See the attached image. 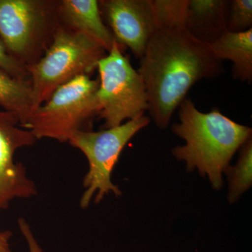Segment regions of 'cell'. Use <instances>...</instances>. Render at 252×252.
<instances>
[{
    "label": "cell",
    "mask_w": 252,
    "mask_h": 252,
    "mask_svg": "<svg viewBox=\"0 0 252 252\" xmlns=\"http://www.w3.org/2000/svg\"><path fill=\"white\" fill-rule=\"evenodd\" d=\"M178 109L180 122L172 125V130L186 144L172 149V155L186 162L187 171L197 169L208 177L212 188L221 189L223 174L234 154L252 137L251 127L231 120L217 107L200 112L187 97Z\"/></svg>",
    "instance_id": "2"
},
{
    "label": "cell",
    "mask_w": 252,
    "mask_h": 252,
    "mask_svg": "<svg viewBox=\"0 0 252 252\" xmlns=\"http://www.w3.org/2000/svg\"><path fill=\"white\" fill-rule=\"evenodd\" d=\"M0 69L8 73L12 77L21 80L26 81V78L29 74L27 66L9 54L1 39H0Z\"/></svg>",
    "instance_id": "17"
},
{
    "label": "cell",
    "mask_w": 252,
    "mask_h": 252,
    "mask_svg": "<svg viewBox=\"0 0 252 252\" xmlns=\"http://www.w3.org/2000/svg\"><path fill=\"white\" fill-rule=\"evenodd\" d=\"M36 140L31 131L20 126L16 116L0 110V213L15 199L37 195V187L28 177L26 167L14 160L18 149L33 145Z\"/></svg>",
    "instance_id": "7"
},
{
    "label": "cell",
    "mask_w": 252,
    "mask_h": 252,
    "mask_svg": "<svg viewBox=\"0 0 252 252\" xmlns=\"http://www.w3.org/2000/svg\"><path fill=\"white\" fill-rule=\"evenodd\" d=\"M252 28V0L228 1L227 31L230 32H242Z\"/></svg>",
    "instance_id": "16"
},
{
    "label": "cell",
    "mask_w": 252,
    "mask_h": 252,
    "mask_svg": "<svg viewBox=\"0 0 252 252\" xmlns=\"http://www.w3.org/2000/svg\"><path fill=\"white\" fill-rule=\"evenodd\" d=\"M18 225L21 234L27 243L29 252H44L27 220L25 219L20 218L18 220Z\"/></svg>",
    "instance_id": "18"
},
{
    "label": "cell",
    "mask_w": 252,
    "mask_h": 252,
    "mask_svg": "<svg viewBox=\"0 0 252 252\" xmlns=\"http://www.w3.org/2000/svg\"><path fill=\"white\" fill-rule=\"evenodd\" d=\"M53 36L45 55L27 65L34 109L46 102L61 86L94 72L107 55L102 46L82 33L59 28Z\"/></svg>",
    "instance_id": "4"
},
{
    "label": "cell",
    "mask_w": 252,
    "mask_h": 252,
    "mask_svg": "<svg viewBox=\"0 0 252 252\" xmlns=\"http://www.w3.org/2000/svg\"><path fill=\"white\" fill-rule=\"evenodd\" d=\"M149 123L150 119L144 115L117 127L99 132L78 131L71 136L69 144L80 150L89 162V171L83 181L81 208H87L93 198L94 203H99L110 193L122 195L119 187L113 184V170L127 142Z\"/></svg>",
    "instance_id": "5"
},
{
    "label": "cell",
    "mask_w": 252,
    "mask_h": 252,
    "mask_svg": "<svg viewBox=\"0 0 252 252\" xmlns=\"http://www.w3.org/2000/svg\"><path fill=\"white\" fill-rule=\"evenodd\" d=\"M99 4L115 41L140 59L158 30L152 0H105Z\"/></svg>",
    "instance_id": "9"
},
{
    "label": "cell",
    "mask_w": 252,
    "mask_h": 252,
    "mask_svg": "<svg viewBox=\"0 0 252 252\" xmlns=\"http://www.w3.org/2000/svg\"><path fill=\"white\" fill-rule=\"evenodd\" d=\"M214 57L233 63V77L252 81V28L242 32H225L220 39L207 44Z\"/></svg>",
    "instance_id": "12"
},
{
    "label": "cell",
    "mask_w": 252,
    "mask_h": 252,
    "mask_svg": "<svg viewBox=\"0 0 252 252\" xmlns=\"http://www.w3.org/2000/svg\"><path fill=\"white\" fill-rule=\"evenodd\" d=\"M97 97L103 129L112 128L144 115L149 106L142 77L117 41L99 61Z\"/></svg>",
    "instance_id": "6"
},
{
    "label": "cell",
    "mask_w": 252,
    "mask_h": 252,
    "mask_svg": "<svg viewBox=\"0 0 252 252\" xmlns=\"http://www.w3.org/2000/svg\"><path fill=\"white\" fill-rule=\"evenodd\" d=\"M46 5L36 0H0L1 40L23 64L44 34L49 17Z\"/></svg>",
    "instance_id": "8"
},
{
    "label": "cell",
    "mask_w": 252,
    "mask_h": 252,
    "mask_svg": "<svg viewBox=\"0 0 252 252\" xmlns=\"http://www.w3.org/2000/svg\"><path fill=\"white\" fill-rule=\"evenodd\" d=\"M139 74L148 96L149 112L156 125L166 128L194 84L223 72L206 44L186 28H158L141 58Z\"/></svg>",
    "instance_id": "1"
},
{
    "label": "cell",
    "mask_w": 252,
    "mask_h": 252,
    "mask_svg": "<svg viewBox=\"0 0 252 252\" xmlns=\"http://www.w3.org/2000/svg\"><path fill=\"white\" fill-rule=\"evenodd\" d=\"M0 107L16 116L22 127L34 109L31 82L16 79L0 69Z\"/></svg>",
    "instance_id": "13"
},
{
    "label": "cell",
    "mask_w": 252,
    "mask_h": 252,
    "mask_svg": "<svg viewBox=\"0 0 252 252\" xmlns=\"http://www.w3.org/2000/svg\"><path fill=\"white\" fill-rule=\"evenodd\" d=\"M252 137L240 147L237 163L228 167L224 172L228 175L229 192L228 200L230 203L238 201L240 196L252 185Z\"/></svg>",
    "instance_id": "14"
},
{
    "label": "cell",
    "mask_w": 252,
    "mask_h": 252,
    "mask_svg": "<svg viewBox=\"0 0 252 252\" xmlns=\"http://www.w3.org/2000/svg\"><path fill=\"white\" fill-rule=\"evenodd\" d=\"M59 12L69 30L89 36L109 52L115 39L103 22L99 1L63 0Z\"/></svg>",
    "instance_id": "10"
},
{
    "label": "cell",
    "mask_w": 252,
    "mask_h": 252,
    "mask_svg": "<svg viewBox=\"0 0 252 252\" xmlns=\"http://www.w3.org/2000/svg\"><path fill=\"white\" fill-rule=\"evenodd\" d=\"M98 86L99 81L89 75L74 78L34 109L23 128L31 131L36 140L48 138L61 143L68 142L78 131L92 130L94 118L100 111Z\"/></svg>",
    "instance_id": "3"
},
{
    "label": "cell",
    "mask_w": 252,
    "mask_h": 252,
    "mask_svg": "<svg viewBox=\"0 0 252 252\" xmlns=\"http://www.w3.org/2000/svg\"><path fill=\"white\" fill-rule=\"evenodd\" d=\"M12 235L9 230L0 231V252H14L10 244Z\"/></svg>",
    "instance_id": "19"
},
{
    "label": "cell",
    "mask_w": 252,
    "mask_h": 252,
    "mask_svg": "<svg viewBox=\"0 0 252 252\" xmlns=\"http://www.w3.org/2000/svg\"><path fill=\"white\" fill-rule=\"evenodd\" d=\"M228 1L189 0L185 28L190 35L204 44L215 42L227 32Z\"/></svg>",
    "instance_id": "11"
},
{
    "label": "cell",
    "mask_w": 252,
    "mask_h": 252,
    "mask_svg": "<svg viewBox=\"0 0 252 252\" xmlns=\"http://www.w3.org/2000/svg\"><path fill=\"white\" fill-rule=\"evenodd\" d=\"M189 0H152L158 28H186Z\"/></svg>",
    "instance_id": "15"
}]
</instances>
